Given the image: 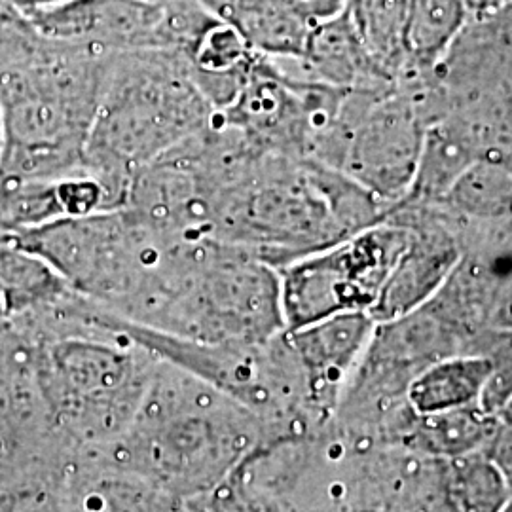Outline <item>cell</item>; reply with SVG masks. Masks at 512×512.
<instances>
[{
  "mask_svg": "<svg viewBox=\"0 0 512 512\" xmlns=\"http://www.w3.org/2000/svg\"><path fill=\"white\" fill-rule=\"evenodd\" d=\"M376 222V198L340 171L238 145L222 169L211 238L279 270Z\"/></svg>",
  "mask_w": 512,
  "mask_h": 512,
  "instance_id": "6da1fadb",
  "label": "cell"
},
{
  "mask_svg": "<svg viewBox=\"0 0 512 512\" xmlns=\"http://www.w3.org/2000/svg\"><path fill=\"white\" fill-rule=\"evenodd\" d=\"M105 311L211 346H255L287 330L279 272L215 238L169 239L135 289Z\"/></svg>",
  "mask_w": 512,
  "mask_h": 512,
  "instance_id": "7a4b0ae2",
  "label": "cell"
},
{
  "mask_svg": "<svg viewBox=\"0 0 512 512\" xmlns=\"http://www.w3.org/2000/svg\"><path fill=\"white\" fill-rule=\"evenodd\" d=\"M14 317L35 334L38 385L69 456L109 448L128 431L160 359L76 294Z\"/></svg>",
  "mask_w": 512,
  "mask_h": 512,
  "instance_id": "3957f363",
  "label": "cell"
},
{
  "mask_svg": "<svg viewBox=\"0 0 512 512\" xmlns=\"http://www.w3.org/2000/svg\"><path fill=\"white\" fill-rule=\"evenodd\" d=\"M272 435L279 433L255 412L160 359L128 431L97 454L194 501Z\"/></svg>",
  "mask_w": 512,
  "mask_h": 512,
  "instance_id": "277c9868",
  "label": "cell"
},
{
  "mask_svg": "<svg viewBox=\"0 0 512 512\" xmlns=\"http://www.w3.org/2000/svg\"><path fill=\"white\" fill-rule=\"evenodd\" d=\"M110 54L42 37L0 69V177L57 181L84 169Z\"/></svg>",
  "mask_w": 512,
  "mask_h": 512,
  "instance_id": "5b68a950",
  "label": "cell"
},
{
  "mask_svg": "<svg viewBox=\"0 0 512 512\" xmlns=\"http://www.w3.org/2000/svg\"><path fill=\"white\" fill-rule=\"evenodd\" d=\"M215 114L183 55L110 54L84 169L107 186L116 209L124 207L135 173L198 137Z\"/></svg>",
  "mask_w": 512,
  "mask_h": 512,
  "instance_id": "8992f818",
  "label": "cell"
},
{
  "mask_svg": "<svg viewBox=\"0 0 512 512\" xmlns=\"http://www.w3.org/2000/svg\"><path fill=\"white\" fill-rule=\"evenodd\" d=\"M8 238L44 258L76 296L112 310L175 236L152 228L128 207H118L52 220Z\"/></svg>",
  "mask_w": 512,
  "mask_h": 512,
  "instance_id": "52a82bcc",
  "label": "cell"
},
{
  "mask_svg": "<svg viewBox=\"0 0 512 512\" xmlns=\"http://www.w3.org/2000/svg\"><path fill=\"white\" fill-rule=\"evenodd\" d=\"M410 232L376 222L365 230L279 268L287 329L338 313L374 308Z\"/></svg>",
  "mask_w": 512,
  "mask_h": 512,
  "instance_id": "ba28073f",
  "label": "cell"
},
{
  "mask_svg": "<svg viewBox=\"0 0 512 512\" xmlns=\"http://www.w3.org/2000/svg\"><path fill=\"white\" fill-rule=\"evenodd\" d=\"M69 452L55 435L37 376V342L21 317L0 319V490L55 478Z\"/></svg>",
  "mask_w": 512,
  "mask_h": 512,
  "instance_id": "9c48e42d",
  "label": "cell"
},
{
  "mask_svg": "<svg viewBox=\"0 0 512 512\" xmlns=\"http://www.w3.org/2000/svg\"><path fill=\"white\" fill-rule=\"evenodd\" d=\"M25 18L42 37L97 54L162 50L164 2L71 0Z\"/></svg>",
  "mask_w": 512,
  "mask_h": 512,
  "instance_id": "30bf717a",
  "label": "cell"
},
{
  "mask_svg": "<svg viewBox=\"0 0 512 512\" xmlns=\"http://www.w3.org/2000/svg\"><path fill=\"white\" fill-rule=\"evenodd\" d=\"M374 329L376 321L368 311L338 313L298 329H287L289 344L308 385L311 414L336 410Z\"/></svg>",
  "mask_w": 512,
  "mask_h": 512,
  "instance_id": "8fae6325",
  "label": "cell"
},
{
  "mask_svg": "<svg viewBox=\"0 0 512 512\" xmlns=\"http://www.w3.org/2000/svg\"><path fill=\"white\" fill-rule=\"evenodd\" d=\"M217 18L236 29L258 55L300 59L315 31L344 10L346 0H200Z\"/></svg>",
  "mask_w": 512,
  "mask_h": 512,
  "instance_id": "7c38bea8",
  "label": "cell"
},
{
  "mask_svg": "<svg viewBox=\"0 0 512 512\" xmlns=\"http://www.w3.org/2000/svg\"><path fill=\"white\" fill-rule=\"evenodd\" d=\"M55 480L65 512H192L188 501L97 452L69 456Z\"/></svg>",
  "mask_w": 512,
  "mask_h": 512,
  "instance_id": "4fadbf2b",
  "label": "cell"
},
{
  "mask_svg": "<svg viewBox=\"0 0 512 512\" xmlns=\"http://www.w3.org/2000/svg\"><path fill=\"white\" fill-rule=\"evenodd\" d=\"M458 266L454 243L437 234H412L370 310L376 323L406 317L427 306Z\"/></svg>",
  "mask_w": 512,
  "mask_h": 512,
  "instance_id": "5bb4252c",
  "label": "cell"
},
{
  "mask_svg": "<svg viewBox=\"0 0 512 512\" xmlns=\"http://www.w3.org/2000/svg\"><path fill=\"white\" fill-rule=\"evenodd\" d=\"M289 63L296 71L291 73L281 65L287 73L336 90H376V82L385 80L344 10L323 23L304 55Z\"/></svg>",
  "mask_w": 512,
  "mask_h": 512,
  "instance_id": "9a60e30c",
  "label": "cell"
},
{
  "mask_svg": "<svg viewBox=\"0 0 512 512\" xmlns=\"http://www.w3.org/2000/svg\"><path fill=\"white\" fill-rule=\"evenodd\" d=\"M492 376V363L475 351L454 353L423 368L406 389L412 414H435L476 406Z\"/></svg>",
  "mask_w": 512,
  "mask_h": 512,
  "instance_id": "2e32d148",
  "label": "cell"
},
{
  "mask_svg": "<svg viewBox=\"0 0 512 512\" xmlns=\"http://www.w3.org/2000/svg\"><path fill=\"white\" fill-rule=\"evenodd\" d=\"M0 291L8 317L48 310L73 296L71 287L40 256L0 238Z\"/></svg>",
  "mask_w": 512,
  "mask_h": 512,
  "instance_id": "e0dca14e",
  "label": "cell"
},
{
  "mask_svg": "<svg viewBox=\"0 0 512 512\" xmlns=\"http://www.w3.org/2000/svg\"><path fill=\"white\" fill-rule=\"evenodd\" d=\"M494 427L495 416L480 404L435 414H414L406 442L416 452L448 461L482 452Z\"/></svg>",
  "mask_w": 512,
  "mask_h": 512,
  "instance_id": "ac0fdd59",
  "label": "cell"
},
{
  "mask_svg": "<svg viewBox=\"0 0 512 512\" xmlns=\"http://www.w3.org/2000/svg\"><path fill=\"white\" fill-rule=\"evenodd\" d=\"M442 512H507L512 482L484 452L442 461Z\"/></svg>",
  "mask_w": 512,
  "mask_h": 512,
  "instance_id": "d6986e66",
  "label": "cell"
},
{
  "mask_svg": "<svg viewBox=\"0 0 512 512\" xmlns=\"http://www.w3.org/2000/svg\"><path fill=\"white\" fill-rule=\"evenodd\" d=\"M344 12L385 78L408 65V0H346Z\"/></svg>",
  "mask_w": 512,
  "mask_h": 512,
  "instance_id": "ffe728a7",
  "label": "cell"
},
{
  "mask_svg": "<svg viewBox=\"0 0 512 512\" xmlns=\"http://www.w3.org/2000/svg\"><path fill=\"white\" fill-rule=\"evenodd\" d=\"M471 21L463 0H408V63L429 65L448 54Z\"/></svg>",
  "mask_w": 512,
  "mask_h": 512,
  "instance_id": "44dd1931",
  "label": "cell"
},
{
  "mask_svg": "<svg viewBox=\"0 0 512 512\" xmlns=\"http://www.w3.org/2000/svg\"><path fill=\"white\" fill-rule=\"evenodd\" d=\"M484 319L488 329L512 332V272L490 291Z\"/></svg>",
  "mask_w": 512,
  "mask_h": 512,
  "instance_id": "7402d4cb",
  "label": "cell"
},
{
  "mask_svg": "<svg viewBox=\"0 0 512 512\" xmlns=\"http://www.w3.org/2000/svg\"><path fill=\"white\" fill-rule=\"evenodd\" d=\"M492 459L495 467L512 482V421L497 420L492 431V437L482 450Z\"/></svg>",
  "mask_w": 512,
  "mask_h": 512,
  "instance_id": "603a6c76",
  "label": "cell"
},
{
  "mask_svg": "<svg viewBox=\"0 0 512 512\" xmlns=\"http://www.w3.org/2000/svg\"><path fill=\"white\" fill-rule=\"evenodd\" d=\"M12 8H16L19 14L23 16H29V14H35V12H44V10H52L57 8L65 2H71V0H6Z\"/></svg>",
  "mask_w": 512,
  "mask_h": 512,
  "instance_id": "cb8c5ba5",
  "label": "cell"
},
{
  "mask_svg": "<svg viewBox=\"0 0 512 512\" xmlns=\"http://www.w3.org/2000/svg\"><path fill=\"white\" fill-rule=\"evenodd\" d=\"M509 0H463V4L467 6L471 19L484 18L494 14L495 10H499L501 6H505Z\"/></svg>",
  "mask_w": 512,
  "mask_h": 512,
  "instance_id": "d4e9b609",
  "label": "cell"
},
{
  "mask_svg": "<svg viewBox=\"0 0 512 512\" xmlns=\"http://www.w3.org/2000/svg\"><path fill=\"white\" fill-rule=\"evenodd\" d=\"M495 418H497V420L512 421V395L505 401V404L497 410Z\"/></svg>",
  "mask_w": 512,
  "mask_h": 512,
  "instance_id": "484cf974",
  "label": "cell"
},
{
  "mask_svg": "<svg viewBox=\"0 0 512 512\" xmlns=\"http://www.w3.org/2000/svg\"><path fill=\"white\" fill-rule=\"evenodd\" d=\"M2 317H8V311H6V300H4V294L0 291V319Z\"/></svg>",
  "mask_w": 512,
  "mask_h": 512,
  "instance_id": "4316f807",
  "label": "cell"
},
{
  "mask_svg": "<svg viewBox=\"0 0 512 512\" xmlns=\"http://www.w3.org/2000/svg\"><path fill=\"white\" fill-rule=\"evenodd\" d=\"M0 148H2V124H0Z\"/></svg>",
  "mask_w": 512,
  "mask_h": 512,
  "instance_id": "83f0119b",
  "label": "cell"
},
{
  "mask_svg": "<svg viewBox=\"0 0 512 512\" xmlns=\"http://www.w3.org/2000/svg\"><path fill=\"white\" fill-rule=\"evenodd\" d=\"M148 2H169V0H148Z\"/></svg>",
  "mask_w": 512,
  "mask_h": 512,
  "instance_id": "f1b7e54d",
  "label": "cell"
}]
</instances>
